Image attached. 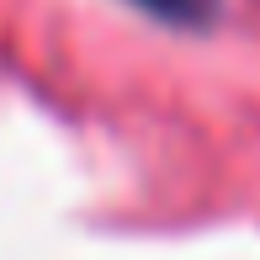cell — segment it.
<instances>
[{
  "mask_svg": "<svg viewBox=\"0 0 260 260\" xmlns=\"http://www.w3.org/2000/svg\"><path fill=\"white\" fill-rule=\"evenodd\" d=\"M133 6H144L159 21H175V27H207L218 16V0H133Z\"/></svg>",
  "mask_w": 260,
  "mask_h": 260,
  "instance_id": "obj_1",
  "label": "cell"
}]
</instances>
